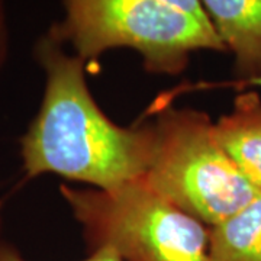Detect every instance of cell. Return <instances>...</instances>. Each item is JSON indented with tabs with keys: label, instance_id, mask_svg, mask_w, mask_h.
Returning a JSON list of instances; mask_svg holds the SVG:
<instances>
[{
	"label": "cell",
	"instance_id": "6da1fadb",
	"mask_svg": "<svg viewBox=\"0 0 261 261\" xmlns=\"http://www.w3.org/2000/svg\"><path fill=\"white\" fill-rule=\"evenodd\" d=\"M44 71L38 112L19 140L28 180L54 174L111 190L144 177L152 159V122L121 126L103 112L86 80V63L48 34L34 47Z\"/></svg>",
	"mask_w": 261,
	"mask_h": 261
},
{
	"label": "cell",
	"instance_id": "7a4b0ae2",
	"mask_svg": "<svg viewBox=\"0 0 261 261\" xmlns=\"http://www.w3.org/2000/svg\"><path fill=\"white\" fill-rule=\"evenodd\" d=\"M48 35L87 64L109 49L137 51L148 73L181 74L196 51L226 53L200 0H63Z\"/></svg>",
	"mask_w": 261,
	"mask_h": 261
},
{
	"label": "cell",
	"instance_id": "3957f363",
	"mask_svg": "<svg viewBox=\"0 0 261 261\" xmlns=\"http://www.w3.org/2000/svg\"><path fill=\"white\" fill-rule=\"evenodd\" d=\"M152 126L154 152L141 178L206 226L224 222L261 195L224 149L207 113L164 106Z\"/></svg>",
	"mask_w": 261,
	"mask_h": 261
},
{
	"label": "cell",
	"instance_id": "277c9868",
	"mask_svg": "<svg viewBox=\"0 0 261 261\" xmlns=\"http://www.w3.org/2000/svg\"><path fill=\"white\" fill-rule=\"evenodd\" d=\"M60 193L92 251L106 247L123 261H209L211 228L142 178L111 190L63 185Z\"/></svg>",
	"mask_w": 261,
	"mask_h": 261
},
{
	"label": "cell",
	"instance_id": "5b68a950",
	"mask_svg": "<svg viewBox=\"0 0 261 261\" xmlns=\"http://www.w3.org/2000/svg\"><path fill=\"white\" fill-rule=\"evenodd\" d=\"M226 51L233 73L245 83L261 75V0H200Z\"/></svg>",
	"mask_w": 261,
	"mask_h": 261
},
{
	"label": "cell",
	"instance_id": "8992f818",
	"mask_svg": "<svg viewBox=\"0 0 261 261\" xmlns=\"http://www.w3.org/2000/svg\"><path fill=\"white\" fill-rule=\"evenodd\" d=\"M216 135L228 155L261 192V97L243 92L233 99L231 112L215 122Z\"/></svg>",
	"mask_w": 261,
	"mask_h": 261
},
{
	"label": "cell",
	"instance_id": "52a82bcc",
	"mask_svg": "<svg viewBox=\"0 0 261 261\" xmlns=\"http://www.w3.org/2000/svg\"><path fill=\"white\" fill-rule=\"evenodd\" d=\"M209 261H261V195L211 228Z\"/></svg>",
	"mask_w": 261,
	"mask_h": 261
},
{
	"label": "cell",
	"instance_id": "ba28073f",
	"mask_svg": "<svg viewBox=\"0 0 261 261\" xmlns=\"http://www.w3.org/2000/svg\"><path fill=\"white\" fill-rule=\"evenodd\" d=\"M0 261H29L28 258H25L20 252L12 247L9 244L0 243ZM83 261H123L116 254V252L111 250V248H96L90 252V255Z\"/></svg>",
	"mask_w": 261,
	"mask_h": 261
},
{
	"label": "cell",
	"instance_id": "9c48e42d",
	"mask_svg": "<svg viewBox=\"0 0 261 261\" xmlns=\"http://www.w3.org/2000/svg\"><path fill=\"white\" fill-rule=\"evenodd\" d=\"M10 25L6 0H0V75L10 57Z\"/></svg>",
	"mask_w": 261,
	"mask_h": 261
},
{
	"label": "cell",
	"instance_id": "30bf717a",
	"mask_svg": "<svg viewBox=\"0 0 261 261\" xmlns=\"http://www.w3.org/2000/svg\"><path fill=\"white\" fill-rule=\"evenodd\" d=\"M238 86H241V87H247V86H258V87H261V75L260 77L252 79V80H248V82H245V83L238 84Z\"/></svg>",
	"mask_w": 261,
	"mask_h": 261
},
{
	"label": "cell",
	"instance_id": "8fae6325",
	"mask_svg": "<svg viewBox=\"0 0 261 261\" xmlns=\"http://www.w3.org/2000/svg\"><path fill=\"white\" fill-rule=\"evenodd\" d=\"M3 203H2V199H0V232H2V224H3Z\"/></svg>",
	"mask_w": 261,
	"mask_h": 261
}]
</instances>
